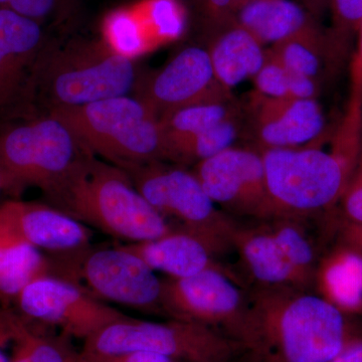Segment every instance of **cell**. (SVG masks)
<instances>
[{
  "label": "cell",
  "instance_id": "cell-1",
  "mask_svg": "<svg viewBox=\"0 0 362 362\" xmlns=\"http://www.w3.org/2000/svg\"><path fill=\"white\" fill-rule=\"evenodd\" d=\"M247 297L242 342L268 362H330L354 338L347 316L307 290L259 285Z\"/></svg>",
  "mask_w": 362,
  "mask_h": 362
},
{
  "label": "cell",
  "instance_id": "cell-2",
  "mask_svg": "<svg viewBox=\"0 0 362 362\" xmlns=\"http://www.w3.org/2000/svg\"><path fill=\"white\" fill-rule=\"evenodd\" d=\"M42 194L49 206L126 244L157 239L173 230L125 170L86 151Z\"/></svg>",
  "mask_w": 362,
  "mask_h": 362
},
{
  "label": "cell",
  "instance_id": "cell-3",
  "mask_svg": "<svg viewBox=\"0 0 362 362\" xmlns=\"http://www.w3.org/2000/svg\"><path fill=\"white\" fill-rule=\"evenodd\" d=\"M49 114L65 124L86 152L124 170L165 161L160 120L137 98H110Z\"/></svg>",
  "mask_w": 362,
  "mask_h": 362
},
{
  "label": "cell",
  "instance_id": "cell-4",
  "mask_svg": "<svg viewBox=\"0 0 362 362\" xmlns=\"http://www.w3.org/2000/svg\"><path fill=\"white\" fill-rule=\"evenodd\" d=\"M296 147L261 150L267 189L275 218L300 220L337 207L356 159L331 142V136Z\"/></svg>",
  "mask_w": 362,
  "mask_h": 362
},
{
  "label": "cell",
  "instance_id": "cell-5",
  "mask_svg": "<svg viewBox=\"0 0 362 362\" xmlns=\"http://www.w3.org/2000/svg\"><path fill=\"white\" fill-rule=\"evenodd\" d=\"M246 350L243 343L202 324L177 319L152 322L128 316L85 340L80 352L82 362L136 351L181 362H232Z\"/></svg>",
  "mask_w": 362,
  "mask_h": 362
},
{
  "label": "cell",
  "instance_id": "cell-6",
  "mask_svg": "<svg viewBox=\"0 0 362 362\" xmlns=\"http://www.w3.org/2000/svg\"><path fill=\"white\" fill-rule=\"evenodd\" d=\"M140 75L136 59L117 54L105 42L51 47L40 70L37 101L42 99L49 111L128 96Z\"/></svg>",
  "mask_w": 362,
  "mask_h": 362
},
{
  "label": "cell",
  "instance_id": "cell-7",
  "mask_svg": "<svg viewBox=\"0 0 362 362\" xmlns=\"http://www.w3.org/2000/svg\"><path fill=\"white\" fill-rule=\"evenodd\" d=\"M125 171L173 230L194 235L216 255L232 249L239 221L216 209L192 171L165 161L148 162Z\"/></svg>",
  "mask_w": 362,
  "mask_h": 362
},
{
  "label": "cell",
  "instance_id": "cell-8",
  "mask_svg": "<svg viewBox=\"0 0 362 362\" xmlns=\"http://www.w3.org/2000/svg\"><path fill=\"white\" fill-rule=\"evenodd\" d=\"M49 275L64 279L101 301L162 314V281L122 246H89L47 255Z\"/></svg>",
  "mask_w": 362,
  "mask_h": 362
},
{
  "label": "cell",
  "instance_id": "cell-9",
  "mask_svg": "<svg viewBox=\"0 0 362 362\" xmlns=\"http://www.w3.org/2000/svg\"><path fill=\"white\" fill-rule=\"evenodd\" d=\"M85 150L68 127L49 115L0 131V182L14 199L28 188L42 192L66 175Z\"/></svg>",
  "mask_w": 362,
  "mask_h": 362
},
{
  "label": "cell",
  "instance_id": "cell-10",
  "mask_svg": "<svg viewBox=\"0 0 362 362\" xmlns=\"http://www.w3.org/2000/svg\"><path fill=\"white\" fill-rule=\"evenodd\" d=\"M162 314L202 324L242 342L247 297L226 269H209L185 278L161 279Z\"/></svg>",
  "mask_w": 362,
  "mask_h": 362
},
{
  "label": "cell",
  "instance_id": "cell-11",
  "mask_svg": "<svg viewBox=\"0 0 362 362\" xmlns=\"http://www.w3.org/2000/svg\"><path fill=\"white\" fill-rule=\"evenodd\" d=\"M51 47L37 21L0 6V121L30 118Z\"/></svg>",
  "mask_w": 362,
  "mask_h": 362
},
{
  "label": "cell",
  "instance_id": "cell-12",
  "mask_svg": "<svg viewBox=\"0 0 362 362\" xmlns=\"http://www.w3.org/2000/svg\"><path fill=\"white\" fill-rule=\"evenodd\" d=\"M216 206L230 216L275 218L261 150L232 146L195 164L192 171Z\"/></svg>",
  "mask_w": 362,
  "mask_h": 362
},
{
  "label": "cell",
  "instance_id": "cell-13",
  "mask_svg": "<svg viewBox=\"0 0 362 362\" xmlns=\"http://www.w3.org/2000/svg\"><path fill=\"white\" fill-rule=\"evenodd\" d=\"M14 303L28 320L58 328L66 337L83 342L109 324L128 317L73 283L52 275L30 283Z\"/></svg>",
  "mask_w": 362,
  "mask_h": 362
},
{
  "label": "cell",
  "instance_id": "cell-14",
  "mask_svg": "<svg viewBox=\"0 0 362 362\" xmlns=\"http://www.w3.org/2000/svg\"><path fill=\"white\" fill-rule=\"evenodd\" d=\"M133 92L159 120L187 107L233 98L216 78L209 51L199 47L182 49L158 71L141 73Z\"/></svg>",
  "mask_w": 362,
  "mask_h": 362
},
{
  "label": "cell",
  "instance_id": "cell-15",
  "mask_svg": "<svg viewBox=\"0 0 362 362\" xmlns=\"http://www.w3.org/2000/svg\"><path fill=\"white\" fill-rule=\"evenodd\" d=\"M245 112L259 150L296 148L330 134L318 100L269 98L252 90Z\"/></svg>",
  "mask_w": 362,
  "mask_h": 362
},
{
  "label": "cell",
  "instance_id": "cell-16",
  "mask_svg": "<svg viewBox=\"0 0 362 362\" xmlns=\"http://www.w3.org/2000/svg\"><path fill=\"white\" fill-rule=\"evenodd\" d=\"M0 213L26 242L49 255L90 245L93 233L89 226L49 204L13 199L0 206Z\"/></svg>",
  "mask_w": 362,
  "mask_h": 362
},
{
  "label": "cell",
  "instance_id": "cell-17",
  "mask_svg": "<svg viewBox=\"0 0 362 362\" xmlns=\"http://www.w3.org/2000/svg\"><path fill=\"white\" fill-rule=\"evenodd\" d=\"M121 246L139 257L152 270L171 278L189 277L209 269H225L214 261L216 254L204 243L180 230Z\"/></svg>",
  "mask_w": 362,
  "mask_h": 362
},
{
  "label": "cell",
  "instance_id": "cell-18",
  "mask_svg": "<svg viewBox=\"0 0 362 362\" xmlns=\"http://www.w3.org/2000/svg\"><path fill=\"white\" fill-rule=\"evenodd\" d=\"M262 225L238 223L232 249L239 254L252 278L261 286H287L307 290L309 286L289 263L264 221Z\"/></svg>",
  "mask_w": 362,
  "mask_h": 362
},
{
  "label": "cell",
  "instance_id": "cell-19",
  "mask_svg": "<svg viewBox=\"0 0 362 362\" xmlns=\"http://www.w3.org/2000/svg\"><path fill=\"white\" fill-rule=\"evenodd\" d=\"M270 51L287 70L321 84L324 78L339 68L346 59L335 44L330 30H324L319 21L272 45Z\"/></svg>",
  "mask_w": 362,
  "mask_h": 362
},
{
  "label": "cell",
  "instance_id": "cell-20",
  "mask_svg": "<svg viewBox=\"0 0 362 362\" xmlns=\"http://www.w3.org/2000/svg\"><path fill=\"white\" fill-rule=\"evenodd\" d=\"M314 285L345 316L361 315L362 255L339 243L318 262Z\"/></svg>",
  "mask_w": 362,
  "mask_h": 362
},
{
  "label": "cell",
  "instance_id": "cell-21",
  "mask_svg": "<svg viewBox=\"0 0 362 362\" xmlns=\"http://www.w3.org/2000/svg\"><path fill=\"white\" fill-rule=\"evenodd\" d=\"M207 51L216 78L228 90L254 78L267 57L264 45L237 21L216 33Z\"/></svg>",
  "mask_w": 362,
  "mask_h": 362
},
{
  "label": "cell",
  "instance_id": "cell-22",
  "mask_svg": "<svg viewBox=\"0 0 362 362\" xmlns=\"http://www.w3.org/2000/svg\"><path fill=\"white\" fill-rule=\"evenodd\" d=\"M0 326L7 341L13 344L9 362H82L80 349L71 337L40 331L11 309H0Z\"/></svg>",
  "mask_w": 362,
  "mask_h": 362
},
{
  "label": "cell",
  "instance_id": "cell-23",
  "mask_svg": "<svg viewBox=\"0 0 362 362\" xmlns=\"http://www.w3.org/2000/svg\"><path fill=\"white\" fill-rule=\"evenodd\" d=\"M47 275V257L26 242L0 213V300L14 302L26 286Z\"/></svg>",
  "mask_w": 362,
  "mask_h": 362
},
{
  "label": "cell",
  "instance_id": "cell-24",
  "mask_svg": "<svg viewBox=\"0 0 362 362\" xmlns=\"http://www.w3.org/2000/svg\"><path fill=\"white\" fill-rule=\"evenodd\" d=\"M235 20L263 45L283 42L318 21L291 0H254L238 11Z\"/></svg>",
  "mask_w": 362,
  "mask_h": 362
},
{
  "label": "cell",
  "instance_id": "cell-25",
  "mask_svg": "<svg viewBox=\"0 0 362 362\" xmlns=\"http://www.w3.org/2000/svg\"><path fill=\"white\" fill-rule=\"evenodd\" d=\"M243 110L235 99L213 103L194 105L162 117L160 126L163 136L164 160L165 150L171 145L199 134Z\"/></svg>",
  "mask_w": 362,
  "mask_h": 362
},
{
  "label": "cell",
  "instance_id": "cell-26",
  "mask_svg": "<svg viewBox=\"0 0 362 362\" xmlns=\"http://www.w3.org/2000/svg\"><path fill=\"white\" fill-rule=\"evenodd\" d=\"M242 113L216 124L199 134L171 145L165 150V161L197 164L233 146L243 129Z\"/></svg>",
  "mask_w": 362,
  "mask_h": 362
},
{
  "label": "cell",
  "instance_id": "cell-27",
  "mask_svg": "<svg viewBox=\"0 0 362 362\" xmlns=\"http://www.w3.org/2000/svg\"><path fill=\"white\" fill-rule=\"evenodd\" d=\"M298 221L276 218L264 223L268 226L286 259L310 287L314 285L318 262L313 245Z\"/></svg>",
  "mask_w": 362,
  "mask_h": 362
},
{
  "label": "cell",
  "instance_id": "cell-28",
  "mask_svg": "<svg viewBox=\"0 0 362 362\" xmlns=\"http://www.w3.org/2000/svg\"><path fill=\"white\" fill-rule=\"evenodd\" d=\"M106 44L125 58L136 59L151 51L141 23L127 11L112 14L106 25Z\"/></svg>",
  "mask_w": 362,
  "mask_h": 362
},
{
  "label": "cell",
  "instance_id": "cell-29",
  "mask_svg": "<svg viewBox=\"0 0 362 362\" xmlns=\"http://www.w3.org/2000/svg\"><path fill=\"white\" fill-rule=\"evenodd\" d=\"M146 23L160 45L180 39L187 25L180 0H151Z\"/></svg>",
  "mask_w": 362,
  "mask_h": 362
},
{
  "label": "cell",
  "instance_id": "cell-30",
  "mask_svg": "<svg viewBox=\"0 0 362 362\" xmlns=\"http://www.w3.org/2000/svg\"><path fill=\"white\" fill-rule=\"evenodd\" d=\"M331 35L346 58L352 40L358 35L362 23V0H332Z\"/></svg>",
  "mask_w": 362,
  "mask_h": 362
},
{
  "label": "cell",
  "instance_id": "cell-31",
  "mask_svg": "<svg viewBox=\"0 0 362 362\" xmlns=\"http://www.w3.org/2000/svg\"><path fill=\"white\" fill-rule=\"evenodd\" d=\"M252 80L254 92L262 96L290 99L291 71L285 68L270 49H267L265 63Z\"/></svg>",
  "mask_w": 362,
  "mask_h": 362
},
{
  "label": "cell",
  "instance_id": "cell-32",
  "mask_svg": "<svg viewBox=\"0 0 362 362\" xmlns=\"http://www.w3.org/2000/svg\"><path fill=\"white\" fill-rule=\"evenodd\" d=\"M337 207L340 218L362 225V140L356 164Z\"/></svg>",
  "mask_w": 362,
  "mask_h": 362
},
{
  "label": "cell",
  "instance_id": "cell-33",
  "mask_svg": "<svg viewBox=\"0 0 362 362\" xmlns=\"http://www.w3.org/2000/svg\"><path fill=\"white\" fill-rule=\"evenodd\" d=\"M197 7L216 35L235 23V0H180Z\"/></svg>",
  "mask_w": 362,
  "mask_h": 362
},
{
  "label": "cell",
  "instance_id": "cell-34",
  "mask_svg": "<svg viewBox=\"0 0 362 362\" xmlns=\"http://www.w3.org/2000/svg\"><path fill=\"white\" fill-rule=\"evenodd\" d=\"M357 37L358 42L350 65L349 99L362 101V23Z\"/></svg>",
  "mask_w": 362,
  "mask_h": 362
},
{
  "label": "cell",
  "instance_id": "cell-35",
  "mask_svg": "<svg viewBox=\"0 0 362 362\" xmlns=\"http://www.w3.org/2000/svg\"><path fill=\"white\" fill-rule=\"evenodd\" d=\"M337 225L340 243L356 250L362 255V225L344 220L339 216Z\"/></svg>",
  "mask_w": 362,
  "mask_h": 362
},
{
  "label": "cell",
  "instance_id": "cell-36",
  "mask_svg": "<svg viewBox=\"0 0 362 362\" xmlns=\"http://www.w3.org/2000/svg\"><path fill=\"white\" fill-rule=\"evenodd\" d=\"M100 362H181L169 358V357L159 356V354H149V352H129V354H120V356L109 357Z\"/></svg>",
  "mask_w": 362,
  "mask_h": 362
},
{
  "label": "cell",
  "instance_id": "cell-37",
  "mask_svg": "<svg viewBox=\"0 0 362 362\" xmlns=\"http://www.w3.org/2000/svg\"><path fill=\"white\" fill-rule=\"evenodd\" d=\"M330 362H362L361 338H352Z\"/></svg>",
  "mask_w": 362,
  "mask_h": 362
},
{
  "label": "cell",
  "instance_id": "cell-38",
  "mask_svg": "<svg viewBox=\"0 0 362 362\" xmlns=\"http://www.w3.org/2000/svg\"><path fill=\"white\" fill-rule=\"evenodd\" d=\"M296 1L307 13L319 21L331 8L332 0H296Z\"/></svg>",
  "mask_w": 362,
  "mask_h": 362
},
{
  "label": "cell",
  "instance_id": "cell-39",
  "mask_svg": "<svg viewBox=\"0 0 362 362\" xmlns=\"http://www.w3.org/2000/svg\"><path fill=\"white\" fill-rule=\"evenodd\" d=\"M232 362H268L264 358L263 356H259L257 352L252 350L247 349L246 351L243 352L240 356L233 359Z\"/></svg>",
  "mask_w": 362,
  "mask_h": 362
},
{
  "label": "cell",
  "instance_id": "cell-40",
  "mask_svg": "<svg viewBox=\"0 0 362 362\" xmlns=\"http://www.w3.org/2000/svg\"><path fill=\"white\" fill-rule=\"evenodd\" d=\"M6 335H4V331L0 327V362H9V357L6 356V352L4 351V345L7 343Z\"/></svg>",
  "mask_w": 362,
  "mask_h": 362
},
{
  "label": "cell",
  "instance_id": "cell-41",
  "mask_svg": "<svg viewBox=\"0 0 362 362\" xmlns=\"http://www.w3.org/2000/svg\"><path fill=\"white\" fill-rule=\"evenodd\" d=\"M252 1H254V0H235V14H237L238 11H239L242 7H244L246 4Z\"/></svg>",
  "mask_w": 362,
  "mask_h": 362
},
{
  "label": "cell",
  "instance_id": "cell-42",
  "mask_svg": "<svg viewBox=\"0 0 362 362\" xmlns=\"http://www.w3.org/2000/svg\"><path fill=\"white\" fill-rule=\"evenodd\" d=\"M7 1H8V0H0V6H1V7L6 6Z\"/></svg>",
  "mask_w": 362,
  "mask_h": 362
},
{
  "label": "cell",
  "instance_id": "cell-43",
  "mask_svg": "<svg viewBox=\"0 0 362 362\" xmlns=\"http://www.w3.org/2000/svg\"><path fill=\"white\" fill-rule=\"evenodd\" d=\"M2 190H1V182H0V192H1Z\"/></svg>",
  "mask_w": 362,
  "mask_h": 362
}]
</instances>
